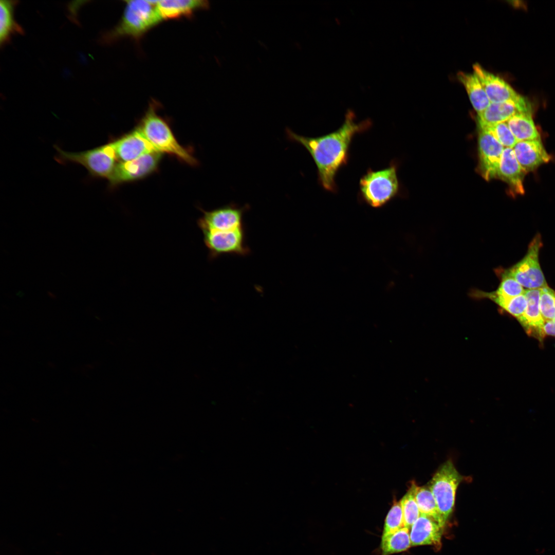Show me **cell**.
Wrapping results in <instances>:
<instances>
[{"instance_id":"obj_1","label":"cell","mask_w":555,"mask_h":555,"mask_svg":"<svg viewBox=\"0 0 555 555\" xmlns=\"http://www.w3.org/2000/svg\"><path fill=\"white\" fill-rule=\"evenodd\" d=\"M372 125L369 119L356 122L355 113L348 110L342 125L326 135L314 137L303 136L289 128L286 129V134L289 140L302 145L311 155L317 167L320 186L326 191L337 193L336 177L340 169L348 162L354 136L366 131Z\"/></svg>"},{"instance_id":"obj_2","label":"cell","mask_w":555,"mask_h":555,"mask_svg":"<svg viewBox=\"0 0 555 555\" xmlns=\"http://www.w3.org/2000/svg\"><path fill=\"white\" fill-rule=\"evenodd\" d=\"M125 9L119 23L100 39L111 43L124 36L139 39L163 20L158 11L157 1H126Z\"/></svg>"},{"instance_id":"obj_3","label":"cell","mask_w":555,"mask_h":555,"mask_svg":"<svg viewBox=\"0 0 555 555\" xmlns=\"http://www.w3.org/2000/svg\"><path fill=\"white\" fill-rule=\"evenodd\" d=\"M155 103H151L137 128L155 150L166 153L192 165L197 164L190 152L177 141L168 123L159 116Z\"/></svg>"},{"instance_id":"obj_4","label":"cell","mask_w":555,"mask_h":555,"mask_svg":"<svg viewBox=\"0 0 555 555\" xmlns=\"http://www.w3.org/2000/svg\"><path fill=\"white\" fill-rule=\"evenodd\" d=\"M397 169L393 161L381 170L369 168L359 180V198L373 208L381 207L389 202L399 191Z\"/></svg>"},{"instance_id":"obj_5","label":"cell","mask_w":555,"mask_h":555,"mask_svg":"<svg viewBox=\"0 0 555 555\" xmlns=\"http://www.w3.org/2000/svg\"><path fill=\"white\" fill-rule=\"evenodd\" d=\"M56 160L61 163H73L83 166L94 177L108 179L116 164L114 151L108 143L89 150L70 152L54 146Z\"/></svg>"},{"instance_id":"obj_6","label":"cell","mask_w":555,"mask_h":555,"mask_svg":"<svg viewBox=\"0 0 555 555\" xmlns=\"http://www.w3.org/2000/svg\"><path fill=\"white\" fill-rule=\"evenodd\" d=\"M462 479L452 461L448 460L440 466L428 484L446 522L453 511L456 490Z\"/></svg>"},{"instance_id":"obj_7","label":"cell","mask_w":555,"mask_h":555,"mask_svg":"<svg viewBox=\"0 0 555 555\" xmlns=\"http://www.w3.org/2000/svg\"><path fill=\"white\" fill-rule=\"evenodd\" d=\"M542 246L541 237L536 234L532 239L525 256L518 263L506 269H497V273L515 279L526 289H541L547 286L539 260Z\"/></svg>"},{"instance_id":"obj_8","label":"cell","mask_w":555,"mask_h":555,"mask_svg":"<svg viewBox=\"0 0 555 555\" xmlns=\"http://www.w3.org/2000/svg\"><path fill=\"white\" fill-rule=\"evenodd\" d=\"M202 232L210 259L224 254L245 256L250 252L246 244L244 226L231 230Z\"/></svg>"},{"instance_id":"obj_9","label":"cell","mask_w":555,"mask_h":555,"mask_svg":"<svg viewBox=\"0 0 555 555\" xmlns=\"http://www.w3.org/2000/svg\"><path fill=\"white\" fill-rule=\"evenodd\" d=\"M249 206H238L235 203L207 211L202 209V216L197 225L203 231H228L242 227L243 216Z\"/></svg>"},{"instance_id":"obj_10","label":"cell","mask_w":555,"mask_h":555,"mask_svg":"<svg viewBox=\"0 0 555 555\" xmlns=\"http://www.w3.org/2000/svg\"><path fill=\"white\" fill-rule=\"evenodd\" d=\"M161 157V153L153 152L131 161L119 162L108 179L110 185L114 187L147 176L157 169Z\"/></svg>"},{"instance_id":"obj_11","label":"cell","mask_w":555,"mask_h":555,"mask_svg":"<svg viewBox=\"0 0 555 555\" xmlns=\"http://www.w3.org/2000/svg\"><path fill=\"white\" fill-rule=\"evenodd\" d=\"M478 140L479 169L482 176L488 181L497 177L504 147L486 131L480 130Z\"/></svg>"},{"instance_id":"obj_12","label":"cell","mask_w":555,"mask_h":555,"mask_svg":"<svg viewBox=\"0 0 555 555\" xmlns=\"http://www.w3.org/2000/svg\"><path fill=\"white\" fill-rule=\"evenodd\" d=\"M120 162L136 159L143 155L158 152L137 128L109 143Z\"/></svg>"},{"instance_id":"obj_13","label":"cell","mask_w":555,"mask_h":555,"mask_svg":"<svg viewBox=\"0 0 555 555\" xmlns=\"http://www.w3.org/2000/svg\"><path fill=\"white\" fill-rule=\"evenodd\" d=\"M473 69L491 103L516 102L523 97L503 79L486 70L479 64H474Z\"/></svg>"},{"instance_id":"obj_14","label":"cell","mask_w":555,"mask_h":555,"mask_svg":"<svg viewBox=\"0 0 555 555\" xmlns=\"http://www.w3.org/2000/svg\"><path fill=\"white\" fill-rule=\"evenodd\" d=\"M530 103L524 97L516 102L491 103L488 107L477 115L479 128L507 122L510 118L519 113H531Z\"/></svg>"},{"instance_id":"obj_15","label":"cell","mask_w":555,"mask_h":555,"mask_svg":"<svg viewBox=\"0 0 555 555\" xmlns=\"http://www.w3.org/2000/svg\"><path fill=\"white\" fill-rule=\"evenodd\" d=\"M540 292L541 289H525L527 307L523 314L517 319L529 336L542 341L545 337L543 329L545 321L540 308Z\"/></svg>"},{"instance_id":"obj_16","label":"cell","mask_w":555,"mask_h":555,"mask_svg":"<svg viewBox=\"0 0 555 555\" xmlns=\"http://www.w3.org/2000/svg\"><path fill=\"white\" fill-rule=\"evenodd\" d=\"M512 149L518 162L526 173L550 160V156L541 139L517 141Z\"/></svg>"},{"instance_id":"obj_17","label":"cell","mask_w":555,"mask_h":555,"mask_svg":"<svg viewBox=\"0 0 555 555\" xmlns=\"http://www.w3.org/2000/svg\"><path fill=\"white\" fill-rule=\"evenodd\" d=\"M443 527L434 519L420 514L411 527L412 546L433 545L439 547Z\"/></svg>"},{"instance_id":"obj_18","label":"cell","mask_w":555,"mask_h":555,"mask_svg":"<svg viewBox=\"0 0 555 555\" xmlns=\"http://www.w3.org/2000/svg\"><path fill=\"white\" fill-rule=\"evenodd\" d=\"M526 172L522 168L512 148L505 147L501 156L497 177L505 181L512 191L524 193L523 180Z\"/></svg>"},{"instance_id":"obj_19","label":"cell","mask_w":555,"mask_h":555,"mask_svg":"<svg viewBox=\"0 0 555 555\" xmlns=\"http://www.w3.org/2000/svg\"><path fill=\"white\" fill-rule=\"evenodd\" d=\"M157 7L162 20L176 19L192 15L195 11L207 8L204 0L157 1Z\"/></svg>"},{"instance_id":"obj_20","label":"cell","mask_w":555,"mask_h":555,"mask_svg":"<svg viewBox=\"0 0 555 555\" xmlns=\"http://www.w3.org/2000/svg\"><path fill=\"white\" fill-rule=\"evenodd\" d=\"M457 78L464 86L469 99L477 114L485 110L491 103L484 87L477 76L459 72Z\"/></svg>"},{"instance_id":"obj_21","label":"cell","mask_w":555,"mask_h":555,"mask_svg":"<svg viewBox=\"0 0 555 555\" xmlns=\"http://www.w3.org/2000/svg\"><path fill=\"white\" fill-rule=\"evenodd\" d=\"M15 1H0V43L1 46L8 43L11 37L16 34L24 33L22 27L14 17Z\"/></svg>"},{"instance_id":"obj_22","label":"cell","mask_w":555,"mask_h":555,"mask_svg":"<svg viewBox=\"0 0 555 555\" xmlns=\"http://www.w3.org/2000/svg\"><path fill=\"white\" fill-rule=\"evenodd\" d=\"M507 123L517 141L540 139L531 113L517 114L510 118Z\"/></svg>"},{"instance_id":"obj_23","label":"cell","mask_w":555,"mask_h":555,"mask_svg":"<svg viewBox=\"0 0 555 555\" xmlns=\"http://www.w3.org/2000/svg\"><path fill=\"white\" fill-rule=\"evenodd\" d=\"M471 295L476 298L489 299L517 319L523 314L527 305V299L524 294L513 298H504L497 296L492 292L475 289L471 292Z\"/></svg>"},{"instance_id":"obj_24","label":"cell","mask_w":555,"mask_h":555,"mask_svg":"<svg viewBox=\"0 0 555 555\" xmlns=\"http://www.w3.org/2000/svg\"><path fill=\"white\" fill-rule=\"evenodd\" d=\"M415 494L420 514L430 517L444 527L446 521L439 511L436 500L429 486H416Z\"/></svg>"},{"instance_id":"obj_25","label":"cell","mask_w":555,"mask_h":555,"mask_svg":"<svg viewBox=\"0 0 555 555\" xmlns=\"http://www.w3.org/2000/svg\"><path fill=\"white\" fill-rule=\"evenodd\" d=\"M410 528L403 527L393 533L382 535L381 549L382 555H390L400 552L412 546Z\"/></svg>"},{"instance_id":"obj_26","label":"cell","mask_w":555,"mask_h":555,"mask_svg":"<svg viewBox=\"0 0 555 555\" xmlns=\"http://www.w3.org/2000/svg\"><path fill=\"white\" fill-rule=\"evenodd\" d=\"M417 485L413 482L406 494L400 501L403 512L405 527L411 528L413 524L420 515L415 499Z\"/></svg>"},{"instance_id":"obj_27","label":"cell","mask_w":555,"mask_h":555,"mask_svg":"<svg viewBox=\"0 0 555 555\" xmlns=\"http://www.w3.org/2000/svg\"><path fill=\"white\" fill-rule=\"evenodd\" d=\"M405 527L403 515L400 501H394L389 510L384 524L382 535L394 533Z\"/></svg>"},{"instance_id":"obj_28","label":"cell","mask_w":555,"mask_h":555,"mask_svg":"<svg viewBox=\"0 0 555 555\" xmlns=\"http://www.w3.org/2000/svg\"><path fill=\"white\" fill-rule=\"evenodd\" d=\"M480 130L490 133L505 147L513 148L517 142L508 127L507 122L479 128Z\"/></svg>"},{"instance_id":"obj_29","label":"cell","mask_w":555,"mask_h":555,"mask_svg":"<svg viewBox=\"0 0 555 555\" xmlns=\"http://www.w3.org/2000/svg\"><path fill=\"white\" fill-rule=\"evenodd\" d=\"M501 277L498 288L492 291L494 294L504 298H510L524 294L525 289L513 278L497 273Z\"/></svg>"},{"instance_id":"obj_30","label":"cell","mask_w":555,"mask_h":555,"mask_svg":"<svg viewBox=\"0 0 555 555\" xmlns=\"http://www.w3.org/2000/svg\"><path fill=\"white\" fill-rule=\"evenodd\" d=\"M540 308L545 322L555 319V291L548 285L541 288Z\"/></svg>"},{"instance_id":"obj_31","label":"cell","mask_w":555,"mask_h":555,"mask_svg":"<svg viewBox=\"0 0 555 555\" xmlns=\"http://www.w3.org/2000/svg\"><path fill=\"white\" fill-rule=\"evenodd\" d=\"M543 329L545 336L555 337V319L545 322Z\"/></svg>"}]
</instances>
